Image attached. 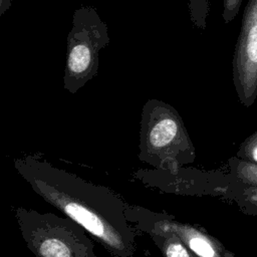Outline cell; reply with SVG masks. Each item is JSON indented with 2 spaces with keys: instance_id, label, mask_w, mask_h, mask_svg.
<instances>
[{
  "instance_id": "obj_8",
  "label": "cell",
  "mask_w": 257,
  "mask_h": 257,
  "mask_svg": "<svg viewBox=\"0 0 257 257\" xmlns=\"http://www.w3.org/2000/svg\"><path fill=\"white\" fill-rule=\"evenodd\" d=\"M226 200L234 202L246 215H257V186L242 185L233 179Z\"/></svg>"
},
{
  "instance_id": "obj_14",
  "label": "cell",
  "mask_w": 257,
  "mask_h": 257,
  "mask_svg": "<svg viewBox=\"0 0 257 257\" xmlns=\"http://www.w3.org/2000/svg\"><path fill=\"white\" fill-rule=\"evenodd\" d=\"M12 4V0H0V16L3 15Z\"/></svg>"
},
{
  "instance_id": "obj_9",
  "label": "cell",
  "mask_w": 257,
  "mask_h": 257,
  "mask_svg": "<svg viewBox=\"0 0 257 257\" xmlns=\"http://www.w3.org/2000/svg\"><path fill=\"white\" fill-rule=\"evenodd\" d=\"M163 257H198L175 234L161 232L150 234Z\"/></svg>"
},
{
  "instance_id": "obj_12",
  "label": "cell",
  "mask_w": 257,
  "mask_h": 257,
  "mask_svg": "<svg viewBox=\"0 0 257 257\" xmlns=\"http://www.w3.org/2000/svg\"><path fill=\"white\" fill-rule=\"evenodd\" d=\"M236 157L243 161L257 164V131L241 143Z\"/></svg>"
},
{
  "instance_id": "obj_3",
  "label": "cell",
  "mask_w": 257,
  "mask_h": 257,
  "mask_svg": "<svg viewBox=\"0 0 257 257\" xmlns=\"http://www.w3.org/2000/svg\"><path fill=\"white\" fill-rule=\"evenodd\" d=\"M22 238L35 257H97L93 241L70 218L14 208Z\"/></svg>"
},
{
  "instance_id": "obj_1",
  "label": "cell",
  "mask_w": 257,
  "mask_h": 257,
  "mask_svg": "<svg viewBox=\"0 0 257 257\" xmlns=\"http://www.w3.org/2000/svg\"><path fill=\"white\" fill-rule=\"evenodd\" d=\"M14 168L31 189L80 225L113 257H135L136 232L125 217V201L108 187L57 168L40 154L14 158Z\"/></svg>"
},
{
  "instance_id": "obj_7",
  "label": "cell",
  "mask_w": 257,
  "mask_h": 257,
  "mask_svg": "<svg viewBox=\"0 0 257 257\" xmlns=\"http://www.w3.org/2000/svg\"><path fill=\"white\" fill-rule=\"evenodd\" d=\"M233 83L239 102L250 107L257 98V0H248L235 45Z\"/></svg>"
},
{
  "instance_id": "obj_13",
  "label": "cell",
  "mask_w": 257,
  "mask_h": 257,
  "mask_svg": "<svg viewBox=\"0 0 257 257\" xmlns=\"http://www.w3.org/2000/svg\"><path fill=\"white\" fill-rule=\"evenodd\" d=\"M243 0H224L222 17L226 24H229L237 16Z\"/></svg>"
},
{
  "instance_id": "obj_10",
  "label": "cell",
  "mask_w": 257,
  "mask_h": 257,
  "mask_svg": "<svg viewBox=\"0 0 257 257\" xmlns=\"http://www.w3.org/2000/svg\"><path fill=\"white\" fill-rule=\"evenodd\" d=\"M226 171L236 182L242 185L257 186V164L232 157L227 162Z\"/></svg>"
},
{
  "instance_id": "obj_4",
  "label": "cell",
  "mask_w": 257,
  "mask_h": 257,
  "mask_svg": "<svg viewBox=\"0 0 257 257\" xmlns=\"http://www.w3.org/2000/svg\"><path fill=\"white\" fill-rule=\"evenodd\" d=\"M110 41L108 28L92 6L74 10L66 39L63 85L76 93L98 72L99 51Z\"/></svg>"
},
{
  "instance_id": "obj_2",
  "label": "cell",
  "mask_w": 257,
  "mask_h": 257,
  "mask_svg": "<svg viewBox=\"0 0 257 257\" xmlns=\"http://www.w3.org/2000/svg\"><path fill=\"white\" fill-rule=\"evenodd\" d=\"M196 149L182 116L171 104L146 101L140 120L139 159L154 169L175 172L193 164Z\"/></svg>"
},
{
  "instance_id": "obj_5",
  "label": "cell",
  "mask_w": 257,
  "mask_h": 257,
  "mask_svg": "<svg viewBox=\"0 0 257 257\" xmlns=\"http://www.w3.org/2000/svg\"><path fill=\"white\" fill-rule=\"evenodd\" d=\"M125 217L134 229L149 235L161 232L175 234L198 257H236L205 229L178 221L173 215L125 203Z\"/></svg>"
},
{
  "instance_id": "obj_11",
  "label": "cell",
  "mask_w": 257,
  "mask_h": 257,
  "mask_svg": "<svg viewBox=\"0 0 257 257\" xmlns=\"http://www.w3.org/2000/svg\"><path fill=\"white\" fill-rule=\"evenodd\" d=\"M188 7L192 24L195 27L204 30L207 25L210 0H189Z\"/></svg>"
},
{
  "instance_id": "obj_6",
  "label": "cell",
  "mask_w": 257,
  "mask_h": 257,
  "mask_svg": "<svg viewBox=\"0 0 257 257\" xmlns=\"http://www.w3.org/2000/svg\"><path fill=\"white\" fill-rule=\"evenodd\" d=\"M133 177L143 185L164 193L193 197L211 196L224 200L227 199L233 182L227 171H201L186 167L175 172L140 169Z\"/></svg>"
}]
</instances>
